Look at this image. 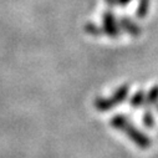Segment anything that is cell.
Instances as JSON below:
<instances>
[{"mask_svg":"<svg viewBox=\"0 0 158 158\" xmlns=\"http://www.w3.org/2000/svg\"><path fill=\"white\" fill-rule=\"evenodd\" d=\"M128 94H130V86H128L127 84H125V85H121L120 87H118V89L112 94L111 98L113 100L114 105L117 106V105H121L122 102H125V101L127 100Z\"/></svg>","mask_w":158,"mask_h":158,"instance_id":"5b68a950","label":"cell"},{"mask_svg":"<svg viewBox=\"0 0 158 158\" xmlns=\"http://www.w3.org/2000/svg\"><path fill=\"white\" fill-rule=\"evenodd\" d=\"M111 126L118 131L123 132L138 148L141 149H148L152 144L151 139L148 136H146L142 131H139L138 128H136L132 122L126 118L123 114H116L111 118Z\"/></svg>","mask_w":158,"mask_h":158,"instance_id":"6da1fadb","label":"cell"},{"mask_svg":"<svg viewBox=\"0 0 158 158\" xmlns=\"http://www.w3.org/2000/svg\"><path fill=\"white\" fill-rule=\"evenodd\" d=\"M149 11V0H138V6L136 9V15L139 19H143L147 16Z\"/></svg>","mask_w":158,"mask_h":158,"instance_id":"ba28073f","label":"cell"},{"mask_svg":"<svg viewBox=\"0 0 158 158\" xmlns=\"http://www.w3.org/2000/svg\"><path fill=\"white\" fill-rule=\"evenodd\" d=\"M118 24H120L122 30H125L132 37H138L141 35V32H142L139 25L137 23H135L132 19L127 18V16H121L120 20H118Z\"/></svg>","mask_w":158,"mask_h":158,"instance_id":"3957f363","label":"cell"},{"mask_svg":"<svg viewBox=\"0 0 158 158\" xmlns=\"http://www.w3.org/2000/svg\"><path fill=\"white\" fill-rule=\"evenodd\" d=\"M94 106L97 111L100 112H107V111H111L116 105L113 102V100L111 97H102V96H98L95 98L94 101Z\"/></svg>","mask_w":158,"mask_h":158,"instance_id":"277c9868","label":"cell"},{"mask_svg":"<svg viewBox=\"0 0 158 158\" xmlns=\"http://www.w3.org/2000/svg\"><path fill=\"white\" fill-rule=\"evenodd\" d=\"M142 122H143L144 127L148 128V130L153 128V126H154V117H153V114H152V112H151V110H149L148 107H147V110L143 112Z\"/></svg>","mask_w":158,"mask_h":158,"instance_id":"30bf717a","label":"cell"},{"mask_svg":"<svg viewBox=\"0 0 158 158\" xmlns=\"http://www.w3.org/2000/svg\"><path fill=\"white\" fill-rule=\"evenodd\" d=\"M146 102V94L143 90H138L130 98V105L132 108H141Z\"/></svg>","mask_w":158,"mask_h":158,"instance_id":"8992f818","label":"cell"},{"mask_svg":"<svg viewBox=\"0 0 158 158\" xmlns=\"http://www.w3.org/2000/svg\"><path fill=\"white\" fill-rule=\"evenodd\" d=\"M102 29H103V32L111 39H117L120 36L121 26L117 23L112 10H106L102 14Z\"/></svg>","mask_w":158,"mask_h":158,"instance_id":"7a4b0ae2","label":"cell"},{"mask_svg":"<svg viewBox=\"0 0 158 158\" xmlns=\"http://www.w3.org/2000/svg\"><path fill=\"white\" fill-rule=\"evenodd\" d=\"M157 102H158V85L153 86L148 91V94L146 95V102H144V105H146V107L149 108V107L154 106Z\"/></svg>","mask_w":158,"mask_h":158,"instance_id":"52a82bcc","label":"cell"},{"mask_svg":"<svg viewBox=\"0 0 158 158\" xmlns=\"http://www.w3.org/2000/svg\"><path fill=\"white\" fill-rule=\"evenodd\" d=\"M156 110H157V112H158V102L156 103Z\"/></svg>","mask_w":158,"mask_h":158,"instance_id":"4fadbf2b","label":"cell"},{"mask_svg":"<svg viewBox=\"0 0 158 158\" xmlns=\"http://www.w3.org/2000/svg\"><path fill=\"white\" fill-rule=\"evenodd\" d=\"M132 2V0H117V3H118V5H120V6H126L127 4H130Z\"/></svg>","mask_w":158,"mask_h":158,"instance_id":"7c38bea8","label":"cell"},{"mask_svg":"<svg viewBox=\"0 0 158 158\" xmlns=\"http://www.w3.org/2000/svg\"><path fill=\"white\" fill-rule=\"evenodd\" d=\"M105 3L110 6V8H113V6H116L118 3H117V0H105Z\"/></svg>","mask_w":158,"mask_h":158,"instance_id":"8fae6325","label":"cell"},{"mask_svg":"<svg viewBox=\"0 0 158 158\" xmlns=\"http://www.w3.org/2000/svg\"><path fill=\"white\" fill-rule=\"evenodd\" d=\"M85 31H86L87 34L95 36V37H98V36H101V35L103 34V29L100 27V26H97V25L94 24V23H87V24H85Z\"/></svg>","mask_w":158,"mask_h":158,"instance_id":"9c48e42d","label":"cell"}]
</instances>
